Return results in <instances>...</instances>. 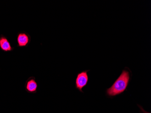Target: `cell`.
<instances>
[{
    "mask_svg": "<svg viewBox=\"0 0 151 113\" xmlns=\"http://www.w3.org/2000/svg\"><path fill=\"white\" fill-rule=\"evenodd\" d=\"M85 71L79 73L76 79V87L79 91L82 92V89L87 85L88 81V76L87 72Z\"/></svg>",
    "mask_w": 151,
    "mask_h": 113,
    "instance_id": "cell-2",
    "label": "cell"
},
{
    "mask_svg": "<svg viewBox=\"0 0 151 113\" xmlns=\"http://www.w3.org/2000/svg\"><path fill=\"white\" fill-rule=\"evenodd\" d=\"M129 80V73L125 70H123L112 86L107 89V94L109 96H114L123 93L127 88Z\"/></svg>",
    "mask_w": 151,
    "mask_h": 113,
    "instance_id": "cell-1",
    "label": "cell"
},
{
    "mask_svg": "<svg viewBox=\"0 0 151 113\" xmlns=\"http://www.w3.org/2000/svg\"><path fill=\"white\" fill-rule=\"evenodd\" d=\"M17 41L18 46L19 47H26L30 43L31 36L27 32H20L18 34Z\"/></svg>",
    "mask_w": 151,
    "mask_h": 113,
    "instance_id": "cell-3",
    "label": "cell"
},
{
    "mask_svg": "<svg viewBox=\"0 0 151 113\" xmlns=\"http://www.w3.org/2000/svg\"><path fill=\"white\" fill-rule=\"evenodd\" d=\"M25 87L27 91L29 93H35L37 91L38 85L34 77H31L27 80Z\"/></svg>",
    "mask_w": 151,
    "mask_h": 113,
    "instance_id": "cell-4",
    "label": "cell"
},
{
    "mask_svg": "<svg viewBox=\"0 0 151 113\" xmlns=\"http://www.w3.org/2000/svg\"><path fill=\"white\" fill-rule=\"evenodd\" d=\"M0 48L5 52L11 51L13 50L8 40L3 36L0 37Z\"/></svg>",
    "mask_w": 151,
    "mask_h": 113,
    "instance_id": "cell-5",
    "label": "cell"
}]
</instances>
